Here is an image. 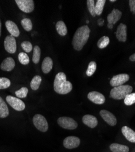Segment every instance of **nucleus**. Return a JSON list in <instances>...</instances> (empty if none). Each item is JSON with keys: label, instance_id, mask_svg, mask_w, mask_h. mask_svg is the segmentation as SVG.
Here are the masks:
<instances>
[{"label": "nucleus", "instance_id": "1", "mask_svg": "<svg viewBox=\"0 0 135 152\" xmlns=\"http://www.w3.org/2000/svg\"><path fill=\"white\" fill-rule=\"evenodd\" d=\"M90 34V29L88 26H83L76 31L72 42V46L76 50H81L87 43Z\"/></svg>", "mask_w": 135, "mask_h": 152}, {"label": "nucleus", "instance_id": "2", "mask_svg": "<svg viewBox=\"0 0 135 152\" xmlns=\"http://www.w3.org/2000/svg\"><path fill=\"white\" fill-rule=\"evenodd\" d=\"M54 90L59 94H66L72 90V85L66 80V76L64 72H58L55 75Z\"/></svg>", "mask_w": 135, "mask_h": 152}, {"label": "nucleus", "instance_id": "3", "mask_svg": "<svg viewBox=\"0 0 135 152\" xmlns=\"http://www.w3.org/2000/svg\"><path fill=\"white\" fill-rule=\"evenodd\" d=\"M133 88L130 85H120L116 87H114L110 91L109 97L116 100L124 99L126 96L131 93Z\"/></svg>", "mask_w": 135, "mask_h": 152}, {"label": "nucleus", "instance_id": "4", "mask_svg": "<svg viewBox=\"0 0 135 152\" xmlns=\"http://www.w3.org/2000/svg\"><path fill=\"white\" fill-rule=\"evenodd\" d=\"M33 123L36 129L42 132H46L47 131L49 126L46 118L39 114L35 115L33 118Z\"/></svg>", "mask_w": 135, "mask_h": 152}, {"label": "nucleus", "instance_id": "5", "mask_svg": "<svg viewBox=\"0 0 135 152\" xmlns=\"http://www.w3.org/2000/svg\"><path fill=\"white\" fill-rule=\"evenodd\" d=\"M58 124L65 129L74 130L77 129V122L72 118L69 117H60L57 119Z\"/></svg>", "mask_w": 135, "mask_h": 152}, {"label": "nucleus", "instance_id": "6", "mask_svg": "<svg viewBox=\"0 0 135 152\" xmlns=\"http://www.w3.org/2000/svg\"><path fill=\"white\" fill-rule=\"evenodd\" d=\"M6 99L7 102L15 110L21 111L25 109V104L21 99H19V98L12 96H7Z\"/></svg>", "mask_w": 135, "mask_h": 152}, {"label": "nucleus", "instance_id": "7", "mask_svg": "<svg viewBox=\"0 0 135 152\" xmlns=\"http://www.w3.org/2000/svg\"><path fill=\"white\" fill-rule=\"evenodd\" d=\"M19 9L25 13H31L34 10V3L32 0H15Z\"/></svg>", "mask_w": 135, "mask_h": 152}, {"label": "nucleus", "instance_id": "8", "mask_svg": "<svg viewBox=\"0 0 135 152\" xmlns=\"http://www.w3.org/2000/svg\"><path fill=\"white\" fill-rule=\"evenodd\" d=\"M4 46L6 51L10 54H14L17 50V43L15 37L9 35L6 37L4 42Z\"/></svg>", "mask_w": 135, "mask_h": 152}, {"label": "nucleus", "instance_id": "9", "mask_svg": "<svg viewBox=\"0 0 135 152\" xmlns=\"http://www.w3.org/2000/svg\"><path fill=\"white\" fill-rule=\"evenodd\" d=\"M130 79L129 75L127 74H119L116 75H114L113 77L110 80V85L112 86L116 87L118 86L122 85L126 83Z\"/></svg>", "mask_w": 135, "mask_h": 152}, {"label": "nucleus", "instance_id": "10", "mask_svg": "<svg viewBox=\"0 0 135 152\" xmlns=\"http://www.w3.org/2000/svg\"><path fill=\"white\" fill-rule=\"evenodd\" d=\"M80 144V139L76 136L66 137L63 141V146L68 149L77 148Z\"/></svg>", "mask_w": 135, "mask_h": 152}, {"label": "nucleus", "instance_id": "11", "mask_svg": "<svg viewBox=\"0 0 135 152\" xmlns=\"http://www.w3.org/2000/svg\"><path fill=\"white\" fill-rule=\"evenodd\" d=\"M88 99L95 104L102 105L105 102V96L97 91H91L88 93Z\"/></svg>", "mask_w": 135, "mask_h": 152}, {"label": "nucleus", "instance_id": "12", "mask_svg": "<svg viewBox=\"0 0 135 152\" xmlns=\"http://www.w3.org/2000/svg\"><path fill=\"white\" fill-rule=\"evenodd\" d=\"M100 115L108 125L111 126H115L116 125V118L111 112L105 110H102L100 111Z\"/></svg>", "mask_w": 135, "mask_h": 152}, {"label": "nucleus", "instance_id": "13", "mask_svg": "<svg viewBox=\"0 0 135 152\" xmlns=\"http://www.w3.org/2000/svg\"><path fill=\"white\" fill-rule=\"evenodd\" d=\"M117 39L119 42H125L127 40V26L123 23H120L117 27L116 32Z\"/></svg>", "mask_w": 135, "mask_h": 152}, {"label": "nucleus", "instance_id": "14", "mask_svg": "<svg viewBox=\"0 0 135 152\" xmlns=\"http://www.w3.org/2000/svg\"><path fill=\"white\" fill-rule=\"evenodd\" d=\"M122 12L116 9H113L112 12L107 16L108 24H116L121 18Z\"/></svg>", "mask_w": 135, "mask_h": 152}, {"label": "nucleus", "instance_id": "15", "mask_svg": "<svg viewBox=\"0 0 135 152\" xmlns=\"http://www.w3.org/2000/svg\"><path fill=\"white\" fill-rule=\"evenodd\" d=\"M15 66V60L12 57H7L1 63L0 68L4 71H11Z\"/></svg>", "mask_w": 135, "mask_h": 152}, {"label": "nucleus", "instance_id": "16", "mask_svg": "<svg viewBox=\"0 0 135 152\" xmlns=\"http://www.w3.org/2000/svg\"><path fill=\"white\" fill-rule=\"evenodd\" d=\"M6 27L8 32L14 37H18L20 35V31L17 25L12 21L8 20L6 22Z\"/></svg>", "mask_w": 135, "mask_h": 152}, {"label": "nucleus", "instance_id": "17", "mask_svg": "<svg viewBox=\"0 0 135 152\" xmlns=\"http://www.w3.org/2000/svg\"><path fill=\"white\" fill-rule=\"evenodd\" d=\"M82 122L85 125H87L91 129L95 128L98 124L97 118L95 116L90 115H85L82 118Z\"/></svg>", "mask_w": 135, "mask_h": 152}, {"label": "nucleus", "instance_id": "18", "mask_svg": "<svg viewBox=\"0 0 135 152\" xmlns=\"http://www.w3.org/2000/svg\"><path fill=\"white\" fill-rule=\"evenodd\" d=\"M121 130L122 134L129 142L135 143V132L127 126H123Z\"/></svg>", "mask_w": 135, "mask_h": 152}, {"label": "nucleus", "instance_id": "19", "mask_svg": "<svg viewBox=\"0 0 135 152\" xmlns=\"http://www.w3.org/2000/svg\"><path fill=\"white\" fill-rule=\"evenodd\" d=\"M53 66V61L51 59V58L49 57H45L42 62V71L45 74H48L52 70Z\"/></svg>", "mask_w": 135, "mask_h": 152}, {"label": "nucleus", "instance_id": "20", "mask_svg": "<svg viewBox=\"0 0 135 152\" xmlns=\"http://www.w3.org/2000/svg\"><path fill=\"white\" fill-rule=\"evenodd\" d=\"M9 115L8 107L4 100L0 97V118H5Z\"/></svg>", "mask_w": 135, "mask_h": 152}, {"label": "nucleus", "instance_id": "21", "mask_svg": "<svg viewBox=\"0 0 135 152\" xmlns=\"http://www.w3.org/2000/svg\"><path fill=\"white\" fill-rule=\"evenodd\" d=\"M56 31L60 36H65L67 34L68 29L66 24L63 21H58L55 25Z\"/></svg>", "mask_w": 135, "mask_h": 152}, {"label": "nucleus", "instance_id": "22", "mask_svg": "<svg viewBox=\"0 0 135 152\" xmlns=\"http://www.w3.org/2000/svg\"><path fill=\"white\" fill-rule=\"evenodd\" d=\"M109 149L113 152H128L129 147L126 145L113 143L110 145Z\"/></svg>", "mask_w": 135, "mask_h": 152}, {"label": "nucleus", "instance_id": "23", "mask_svg": "<svg viewBox=\"0 0 135 152\" xmlns=\"http://www.w3.org/2000/svg\"><path fill=\"white\" fill-rule=\"evenodd\" d=\"M42 77L40 75L34 76L30 83L31 89L35 91L37 90L40 86V84L42 83Z\"/></svg>", "mask_w": 135, "mask_h": 152}, {"label": "nucleus", "instance_id": "24", "mask_svg": "<svg viewBox=\"0 0 135 152\" xmlns=\"http://www.w3.org/2000/svg\"><path fill=\"white\" fill-rule=\"evenodd\" d=\"M105 3V0H97L95 4V12L96 15H100L102 14Z\"/></svg>", "mask_w": 135, "mask_h": 152}, {"label": "nucleus", "instance_id": "25", "mask_svg": "<svg viewBox=\"0 0 135 152\" xmlns=\"http://www.w3.org/2000/svg\"><path fill=\"white\" fill-rule=\"evenodd\" d=\"M41 56V50L39 46H35L34 48V52L32 56V61L35 64H37L40 61Z\"/></svg>", "mask_w": 135, "mask_h": 152}, {"label": "nucleus", "instance_id": "26", "mask_svg": "<svg viewBox=\"0 0 135 152\" xmlns=\"http://www.w3.org/2000/svg\"><path fill=\"white\" fill-rule=\"evenodd\" d=\"M21 24L26 31H31L32 29V23L29 18H25L21 20Z\"/></svg>", "mask_w": 135, "mask_h": 152}, {"label": "nucleus", "instance_id": "27", "mask_svg": "<svg viewBox=\"0 0 135 152\" xmlns=\"http://www.w3.org/2000/svg\"><path fill=\"white\" fill-rule=\"evenodd\" d=\"M109 43V39L107 36L101 37L97 42V46L100 49L105 48Z\"/></svg>", "mask_w": 135, "mask_h": 152}, {"label": "nucleus", "instance_id": "28", "mask_svg": "<svg viewBox=\"0 0 135 152\" xmlns=\"http://www.w3.org/2000/svg\"><path fill=\"white\" fill-rule=\"evenodd\" d=\"M96 68H97V64L94 61H91V62H90L88 69L87 70V72H86L87 73V76H88V77L92 76L95 72Z\"/></svg>", "mask_w": 135, "mask_h": 152}, {"label": "nucleus", "instance_id": "29", "mask_svg": "<svg viewBox=\"0 0 135 152\" xmlns=\"http://www.w3.org/2000/svg\"><path fill=\"white\" fill-rule=\"evenodd\" d=\"M18 60L22 65H27L29 63V56L24 53H20L18 54Z\"/></svg>", "mask_w": 135, "mask_h": 152}, {"label": "nucleus", "instance_id": "30", "mask_svg": "<svg viewBox=\"0 0 135 152\" xmlns=\"http://www.w3.org/2000/svg\"><path fill=\"white\" fill-rule=\"evenodd\" d=\"M124 103L127 106L132 105L135 104V93H130L126 96L124 99Z\"/></svg>", "mask_w": 135, "mask_h": 152}, {"label": "nucleus", "instance_id": "31", "mask_svg": "<svg viewBox=\"0 0 135 152\" xmlns=\"http://www.w3.org/2000/svg\"><path fill=\"white\" fill-rule=\"evenodd\" d=\"M87 4L90 14L93 17H95L96 16L95 12V1L94 0H88L87 1Z\"/></svg>", "mask_w": 135, "mask_h": 152}, {"label": "nucleus", "instance_id": "32", "mask_svg": "<svg viewBox=\"0 0 135 152\" xmlns=\"http://www.w3.org/2000/svg\"><path fill=\"white\" fill-rule=\"evenodd\" d=\"M28 91L26 87H22L21 89L15 91V95L18 98H25L28 95Z\"/></svg>", "mask_w": 135, "mask_h": 152}, {"label": "nucleus", "instance_id": "33", "mask_svg": "<svg viewBox=\"0 0 135 152\" xmlns=\"http://www.w3.org/2000/svg\"><path fill=\"white\" fill-rule=\"evenodd\" d=\"M10 80L6 77H0V90H4L10 86Z\"/></svg>", "mask_w": 135, "mask_h": 152}, {"label": "nucleus", "instance_id": "34", "mask_svg": "<svg viewBox=\"0 0 135 152\" xmlns=\"http://www.w3.org/2000/svg\"><path fill=\"white\" fill-rule=\"evenodd\" d=\"M21 46L23 49L26 53H30L33 49V47H32V45L31 43L28 42V41L23 42L21 44Z\"/></svg>", "mask_w": 135, "mask_h": 152}, {"label": "nucleus", "instance_id": "35", "mask_svg": "<svg viewBox=\"0 0 135 152\" xmlns=\"http://www.w3.org/2000/svg\"><path fill=\"white\" fill-rule=\"evenodd\" d=\"M129 5L130 8V11L133 14H135V0H130Z\"/></svg>", "mask_w": 135, "mask_h": 152}, {"label": "nucleus", "instance_id": "36", "mask_svg": "<svg viewBox=\"0 0 135 152\" xmlns=\"http://www.w3.org/2000/svg\"><path fill=\"white\" fill-rule=\"evenodd\" d=\"M97 24L99 26H103L104 24V20L103 18H99L97 20Z\"/></svg>", "mask_w": 135, "mask_h": 152}, {"label": "nucleus", "instance_id": "37", "mask_svg": "<svg viewBox=\"0 0 135 152\" xmlns=\"http://www.w3.org/2000/svg\"><path fill=\"white\" fill-rule=\"evenodd\" d=\"M129 59L131 61H135V54H133L131 56H130Z\"/></svg>", "mask_w": 135, "mask_h": 152}, {"label": "nucleus", "instance_id": "38", "mask_svg": "<svg viewBox=\"0 0 135 152\" xmlns=\"http://www.w3.org/2000/svg\"><path fill=\"white\" fill-rule=\"evenodd\" d=\"M107 26H108V28L109 29H113V24H107Z\"/></svg>", "mask_w": 135, "mask_h": 152}, {"label": "nucleus", "instance_id": "39", "mask_svg": "<svg viewBox=\"0 0 135 152\" xmlns=\"http://www.w3.org/2000/svg\"><path fill=\"white\" fill-rule=\"evenodd\" d=\"M1 20H0V36H1Z\"/></svg>", "mask_w": 135, "mask_h": 152}, {"label": "nucleus", "instance_id": "40", "mask_svg": "<svg viewBox=\"0 0 135 152\" xmlns=\"http://www.w3.org/2000/svg\"><path fill=\"white\" fill-rule=\"evenodd\" d=\"M116 0H110V2H112V3H114V2H116Z\"/></svg>", "mask_w": 135, "mask_h": 152}, {"label": "nucleus", "instance_id": "41", "mask_svg": "<svg viewBox=\"0 0 135 152\" xmlns=\"http://www.w3.org/2000/svg\"><path fill=\"white\" fill-rule=\"evenodd\" d=\"M86 22H87V23H89V21L88 20H87Z\"/></svg>", "mask_w": 135, "mask_h": 152}]
</instances>
